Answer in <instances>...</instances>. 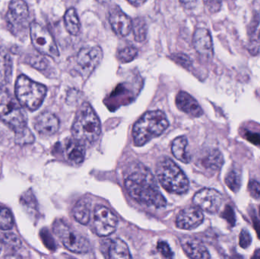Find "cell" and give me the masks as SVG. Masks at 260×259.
Wrapping results in <instances>:
<instances>
[{
  "label": "cell",
  "instance_id": "obj_5",
  "mask_svg": "<svg viewBox=\"0 0 260 259\" xmlns=\"http://www.w3.org/2000/svg\"><path fill=\"white\" fill-rule=\"evenodd\" d=\"M0 120L15 134L27 129V116L21 103L7 90L0 87Z\"/></svg>",
  "mask_w": 260,
  "mask_h": 259
},
{
  "label": "cell",
  "instance_id": "obj_17",
  "mask_svg": "<svg viewBox=\"0 0 260 259\" xmlns=\"http://www.w3.org/2000/svg\"><path fill=\"white\" fill-rule=\"evenodd\" d=\"M176 105L182 112L192 117H200L203 110L196 99L185 91H180L176 97Z\"/></svg>",
  "mask_w": 260,
  "mask_h": 259
},
{
  "label": "cell",
  "instance_id": "obj_32",
  "mask_svg": "<svg viewBox=\"0 0 260 259\" xmlns=\"http://www.w3.org/2000/svg\"><path fill=\"white\" fill-rule=\"evenodd\" d=\"M171 59L174 61L176 63L178 64L180 66L183 67L185 68H190L192 65V59H190L189 56L184 54V53H174V54L171 55Z\"/></svg>",
  "mask_w": 260,
  "mask_h": 259
},
{
  "label": "cell",
  "instance_id": "obj_1",
  "mask_svg": "<svg viewBox=\"0 0 260 259\" xmlns=\"http://www.w3.org/2000/svg\"><path fill=\"white\" fill-rule=\"evenodd\" d=\"M125 187L136 202L160 208L167 202L160 193L152 173L143 165L136 166L125 179Z\"/></svg>",
  "mask_w": 260,
  "mask_h": 259
},
{
  "label": "cell",
  "instance_id": "obj_31",
  "mask_svg": "<svg viewBox=\"0 0 260 259\" xmlns=\"http://www.w3.org/2000/svg\"><path fill=\"white\" fill-rule=\"evenodd\" d=\"M20 202L27 211H31L32 212L34 210H36L37 202L31 190H28V191L23 193L21 199H20Z\"/></svg>",
  "mask_w": 260,
  "mask_h": 259
},
{
  "label": "cell",
  "instance_id": "obj_46",
  "mask_svg": "<svg viewBox=\"0 0 260 259\" xmlns=\"http://www.w3.org/2000/svg\"><path fill=\"white\" fill-rule=\"evenodd\" d=\"M1 250H2V248H1V246H0V252H1Z\"/></svg>",
  "mask_w": 260,
  "mask_h": 259
},
{
  "label": "cell",
  "instance_id": "obj_4",
  "mask_svg": "<svg viewBox=\"0 0 260 259\" xmlns=\"http://www.w3.org/2000/svg\"><path fill=\"white\" fill-rule=\"evenodd\" d=\"M156 173L163 188L169 193L183 194L189 190L188 178L170 158H163L157 163Z\"/></svg>",
  "mask_w": 260,
  "mask_h": 259
},
{
  "label": "cell",
  "instance_id": "obj_9",
  "mask_svg": "<svg viewBox=\"0 0 260 259\" xmlns=\"http://www.w3.org/2000/svg\"><path fill=\"white\" fill-rule=\"evenodd\" d=\"M103 56V50L99 46L81 49L76 56L75 71L82 77H88L100 65Z\"/></svg>",
  "mask_w": 260,
  "mask_h": 259
},
{
  "label": "cell",
  "instance_id": "obj_7",
  "mask_svg": "<svg viewBox=\"0 0 260 259\" xmlns=\"http://www.w3.org/2000/svg\"><path fill=\"white\" fill-rule=\"evenodd\" d=\"M53 230L62 245L70 252L85 254L89 251L88 240L63 220H56L53 223Z\"/></svg>",
  "mask_w": 260,
  "mask_h": 259
},
{
  "label": "cell",
  "instance_id": "obj_26",
  "mask_svg": "<svg viewBox=\"0 0 260 259\" xmlns=\"http://www.w3.org/2000/svg\"><path fill=\"white\" fill-rule=\"evenodd\" d=\"M132 31L133 33L135 40L137 42H143L147 38L148 33V26L145 19L142 18H136L133 20L132 24Z\"/></svg>",
  "mask_w": 260,
  "mask_h": 259
},
{
  "label": "cell",
  "instance_id": "obj_18",
  "mask_svg": "<svg viewBox=\"0 0 260 259\" xmlns=\"http://www.w3.org/2000/svg\"><path fill=\"white\" fill-rule=\"evenodd\" d=\"M64 152L70 162L79 165L85 156V145L75 138H68L64 143Z\"/></svg>",
  "mask_w": 260,
  "mask_h": 259
},
{
  "label": "cell",
  "instance_id": "obj_19",
  "mask_svg": "<svg viewBox=\"0 0 260 259\" xmlns=\"http://www.w3.org/2000/svg\"><path fill=\"white\" fill-rule=\"evenodd\" d=\"M105 250H102L104 255L108 258H132L129 247L126 243L120 239L108 240L102 246Z\"/></svg>",
  "mask_w": 260,
  "mask_h": 259
},
{
  "label": "cell",
  "instance_id": "obj_13",
  "mask_svg": "<svg viewBox=\"0 0 260 259\" xmlns=\"http://www.w3.org/2000/svg\"><path fill=\"white\" fill-rule=\"evenodd\" d=\"M109 22L111 28L118 36L124 38L132 31L133 20L119 6H114L110 9Z\"/></svg>",
  "mask_w": 260,
  "mask_h": 259
},
{
  "label": "cell",
  "instance_id": "obj_45",
  "mask_svg": "<svg viewBox=\"0 0 260 259\" xmlns=\"http://www.w3.org/2000/svg\"><path fill=\"white\" fill-rule=\"evenodd\" d=\"M96 1L99 2V3H102L103 0H96Z\"/></svg>",
  "mask_w": 260,
  "mask_h": 259
},
{
  "label": "cell",
  "instance_id": "obj_14",
  "mask_svg": "<svg viewBox=\"0 0 260 259\" xmlns=\"http://www.w3.org/2000/svg\"><path fill=\"white\" fill-rule=\"evenodd\" d=\"M204 220L202 210L198 207H189L182 210L176 219V226L182 230H192L202 225Z\"/></svg>",
  "mask_w": 260,
  "mask_h": 259
},
{
  "label": "cell",
  "instance_id": "obj_10",
  "mask_svg": "<svg viewBox=\"0 0 260 259\" xmlns=\"http://www.w3.org/2000/svg\"><path fill=\"white\" fill-rule=\"evenodd\" d=\"M117 227V217L109 208L102 205L96 207L93 214V228L98 236L108 237L116 231Z\"/></svg>",
  "mask_w": 260,
  "mask_h": 259
},
{
  "label": "cell",
  "instance_id": "obj_36",
  "mask_svg": "<svg viewBox=\"0 0 260 259\" xmlns=\"http://www.w3.org/2000/svg\"><path fill=\"white\" fill-rule=\"evenodd\" d=\"M221 217L227 220L228 223L231 225V227L235 226V222H236V217H235V211H234L233 208L232 207L229 206V205L226 206L225 209L221 214Z\"/></svg>",
  "mask_w": 260,
  "mask_h": 259
},
{
  "label": "cell",
  "instance_id": "obj_42",
  "mask_svg": "<svg viewBox=\"0 0 260 259\" xmlns=\"http://www.w3.org/2000/svg\"><path fill=\"white\" fill-rule=\"evenodd\" d=\"M180 2L186 9H192L197 4V0H180Z\"/></svg>",
  "mask_w": 260,
  "mask_h": 259
},
{
  "label": "cell",
  "instance_id": "obj_24",
  "mask_svg": "<svg viewBox=\"0 0 260 259\" xmlns=\"http://www.w3.org/2000/svg\"><path fill=\"white\" fill-rule=\"evenodd\" d=\"M73 216L76 221L82 225H87L91 218V205L86 199H81L73 208Z\"/></svg>",
  "mask_w": 260,
  "mask_h": 259
},
{
  "label": "cell",
  "instance_id": "obj_27",
  "mask_svg": "<svg viewBox=\"0 0 260 259\" xmlns=\"http://www.w3.org/2000/svg\"><path fill=\"white\" fill-rule=\"evenodd\" d=\"M14 226V217L12 212L6 207L0 205V230L9 231Z\"/></svg>",
  "mask_w": 260,
  "mask_h": 259
},
{
  "label": "cell",
  "instance_id": "obj_28",
  "mask_svg": "<svg viewBox=\"0 0 260 259\" xmlns=\"http://www.w3.org/2000/svg\"><path fill=\"white\" fill-rule=\"evenodd\" d=\"M138 50L133 45L126 46L117 52V59L123 63H127L136 59Z\"/></svg>",
  "mask_w": 260,
  "mask_h": 259
},
{
  "label": "cell",
  "instance_id": "obj_29",
  "mask_svg": "<svg viewBox=\"0 0 260 259\" xmlns=\"http://www.w3.org/2000/svg\"><path fill=\"white\" fill-rule=\"evenodd\" d=\"M225 183L232 192L238 193L241 186V175L235 170H232L225 177Z\"/></svg>",
  "mask_w": 260,
  "mask_h": 259
},
{
  "label": "cell",
  "instance_id": "obj_2",
  "mask_svg": "<svg viewBox=\"0 0 260 259\" xmlns=\"http://www.w3.org/2000/svg\"><path fill=\"white\" fill-rule=\"evenodd\" d=\"M102 132L100 120L89 103L85 102L79 108L72 127L73 138L86 145L98 141Z\"/></svg>",
  "mask_w": 260,
  "mask_h": 259
},
{
  "label": "cell",
  "instance_id": "obj_44",
  "mask_svg": "<svg viewBox=\"0 0 260 259\" xmlns=\"http://www.w3.org/2000/svg\"><path fill=\"white\" fill-rule=\"evenodd\" d=\"M253 258H260V249H258L254 252V255Z\"/></svg>",
  "mask_w": 260,
  "mask_h": 259
},
{
  "label": "cell",
  "instance_id": "obj_3",
  "mask_svg": "<svg viewBox=\"0 0 260 259\" xmlns=\"http://www.w3.org/2000/svg\"><path fill=\"white\" fill-rule=\"evenodd\" d=\"M169 126L165 113L160 110L148 111L138 120L133 129V142L142 146L152 138L161 135Z\"/></svg>",
  "mask_w": 260,
  "mask_h": 259
},
{
  "label": "cell",
  "instance_id": "obj_6",
  "mask_svg": "<svg viewBox=\"0 0 260 259\" xmlns=\"http://www.w3.org/2000/svg\"><path fill=\"white\" fill-rule=\"evenodd\" d=\"M15 91L17 100L21 106L29 110L35 111L44 102L47 89L45 85L21 75L15 82Z\"/></svg>",
  "mask_w": 260,
  "mask_h": 259
},
{
  "label": "cell",
  "instance_id": "obj_15",
  "mask_svg": "<svg viewBox=\"0 0 260 259\" xmlns=\"http://www.w3.org/2000/svg\"><path fill=\"white\" fill-rule=\"evenodd\" d=\"M34 127L40 135L50 136L59 130V120L56 115L46 111L35 118Z\"/></svg>",
  "mask_w": 260,
  "mask_h": 259
},
{
  "label": "cell",
  "instance_id": "obj_11",
  "mask_svg": "<svg viewBox=\"0 0 260 259\" xmlns=\"http://www.w3.org/2000/svg\"><path fill=\"white\" fill-rule=\"evenodd\" d=\"M222 196L219 192L213 189H203L196 193L192 202L202 211L209 214L218 212L222 204Z\"/></svg>",
  "mask_w": 260,
  "mask_h": 259
},
{
  "label": "cell",
  "instance_id": "obj_39",
  "mask_svg": "<svg viewBox=\"0 0 260 259\" xmlns=\"http://www.w3.org/2000/svg\"><path fill=\"white\" fill-rule=\"evenodd\" d=\"M244 137L247 141L251 142L252 144L260 147V133L259 132H252L250 130L244 131Z\"/></svg>",
  "mask_w": 260,
  "mask_h": 259
},
{
  "label": "cell",
  "instance_id": "obj_22",
  "mask_svg": "<svg viewBox=\"0 0 260 259\" xmlns=\"http://www.w3.org/2000/svg\"><path fill=\"white\" fill-rule=\"evenodd\" d=\"M12 76V58L4 48L0 47V86L9 83Z\"/></svg>",
  "mask_w": 260,
  "mask_h": 259
},
{
  "label": "cell",
  "instance_id": "obj_40",
  "mask_svg": "<svg viewBox=\"0 0 260 259\" xmlns=\"http://www.w3.org/2000/svg\"><path fill=\"white\" fill-rule=\"evenodd\" d=\"M204 3L211 13H216L221 9V0H204Z\"/></svg>",
  "mask_w": 260,
  "mask_h": 259
},
{
  "label": "cell",
  "instance_id": "obj_23",
  "mask_svg": "<svg viewBox=\"0 0 260 259\" xmlns=\"http://www.w3.org/2000/svg\"><path fill=\"white\" fill-rule=\"evenodd\" d=\"M188 141L186 137L180 136L174 140L171 151L174 156L183 164H188L191 160L187 150Z\"/></svg>",
  "mask_w": 260,
  "mask_h": 259
},
{
  "label": "cell",
  "instance_id": "obj_35",
  "mask_svg": "<svg viewBox=\"0 0 260 259\" xmlns=\"http://www.w3.org/2000/svg\"><path fill=\"white\" fill-rule=\"evenodd\" d=\"M157 250L161 254L164 258H171L174 256L169 245L165 241H159L157 246Z\"/></svg>",
  "mask_w": 260,
  "mask_h": 259
},
{
  "label": "cell",
  "instance_id": "obj_25",
  "mask_svg": "<svg viewBox=\"0 0 260 259\" xmlns=\"http://www.w3.org/2000/svg\"><path fill=\"white\" fill-rule=\"evenodd\" d=\"M64 24L67 31L73 36L80 33L81 23L77 12L74 8H70L64 15Z\"/></svg>",
  "mask_w": 260,
  "mask_h": 259
},
{
  "label": "cell",
  "instance_id": "obj_20",
  "mask_svg": "<svg viewBox=\"0 0 260 259\" xmlns=\"http://www.w3.org/2000/svg\"><path fill=\"white\" fill-rule=\"evenodd\" d=\"M200 164L203 168L210 173L218 171L224 164V158L217 149L207 150L200 158Z\"/></svg>",
  "mask_w": 260,
  "mask_h": 259
},
{
  "label": "cell",
  "instance_id": "obj_43",
  "mask_svg": "<svg viewBox=\"0 0 260 259\" xmlns=\"http://www.w3.org/2000/svg\"><path fill=\"white\" fill-rule=\"evenodd\" d=\"M127 1L129 2L130 4L133 5V6L139 7V6L143 5L147 0H127Z\"/></svg>",
  "mask_w": 260,
  "mask_h": 259
},
{
  "label": "cell",
  "instance_id": "obj_16",
  "mask_svg": "<svg viewBox=\"0 0 260 259\" xmlns=\"http://www.w3.org/2000/svg\"><path fill=\"white\" fill-rule=\"evenodd\" d=\"M192 44L196 51L206 59L213 56V44L210 32L207 29L200 27L194 32Z\"/></svg>",
  "mask_w": 260,
  "mask_h": 259
},
{
  "label": "cell",
  "instance_id": "obj_30",
  "mask_svg": "<svg viewBox=\"0 0 260 259\" xmlns=\"http://www.w3.org/2000/svg\"><path fill=\"white\" fill-rule=\"evenodd\" d=\"M26 61L29 65H31L36 69L41 70V71L47 68V65H48V62L42 54L31 55L27 57Z\"/></svg>",
  "mask_w": 260,
  "mask_h": 259
},
{
  "label": "cell",
  "instance_id": "obj_41",
  "mask_svg": "<svg viewBox=\"0 0 260 259\" xmlns=\"http://www.w3.org/2000/svg\"><path fill=\"white\" fill-rule=\"evenodd\" d=\"M252 220H253V227H254L256 234H257L258 237H259L260 240V220L257 218L256 214H253L252 216Z\"/></svg>",
  "mask_w": 260,
  "mask_h": 259
},
{
  "label": "cell",
  "instance_id": "obj_37",
  "mask_svg": "<svg viewBox=\"0 0 260 259\" xmlns=\"http://www.w3.org/2000/svg\"><path fill=\"white\" fill-rule=\"evenodd\" d=\"M239 244L243 249H247L248 246H250L252 242V237L248 231L246 230H243L240 234Z\"/></svg>",
  "mask_w": 260,
  "mask_h": 259
},
{
  "label": "cell",
  "instance_id": "obj_8",
  "mask_svg": "<svg viewBox=\"0 0 260 259\" xmlns=\"http://www.w3.org/2000/svg\"><path fill=\"white\" fill-rule=\"evenodd\" d=\"M30 36L35 48L44 56L59 57V53L56 42L48 30L39 23L32 22L30 25Z\"/></svg>",
  "mask_w": 260,
  "mask_h": 259
},
{
  "label": "cell",
  "instance_id": "obj_47",
  "mask_svg": "<svg viewBox=\"0 0 260 259\" xmlns=\"http://www.w3.org/2000/svg\"><path fill=\"white\" fill-rule=\"evenodd\" d=\"M259 214H260V208H259Z\"/></svg>",
  "mask_w": 260,
  "mask_h": 259
},
{
  "label": "cell",
  "instance_id": "obj_33",
  "mask_svg": "<svg viewBox=\"0 0 260 259\" xmlns=\"http://www.w3.org/2000/svg\"><path fill=\"white\" fill-rule=\"evenodd\" d=\"M3 243L12 249H19L21 246V242L17 236L13 234H3Z\"/></svg>",
  "mask_w": 260,
  "mask_h": 259
},
{
  "label": "cell",
  "instance_id": "obj_38",
  "mask_svg": "<svg viewBox=\"0 0 260 259\" xmlns=\"http://www.w3.org/2000/svg\"><path fill=\"white\" fill-rule=\"evenodd\" d=\"M249 193L252 197L260 199V182L256 180H251L249 182Z\"/></svg>",
  "mask_w": 260,
  "mask_h": 259
},
{
  "label": "cell",
  "instance_id": "obj_34",
  "mask_svg": "<svg viewBox=\"0 0 260 259\" xmlns=\"http://www.w3.org/2000/svg\"><path fill=\"white\" fill-rule=\"evenodd\" d=\"M34 141L35 137L28 128L23 132L16 134V142L18 144H31Z\"/></svg>",
  "mask_w": 260,
  "mask_h": 259
},
{
  "label": "cell",
  "instance_id": "obj_12",
  "mask_svg": "<svg viewBox=\"0 0 260 259\" xmlns=\"http://www.w3.org/2000/svg\"><path fill=\"white\" fill-rule=\"evenodd\" d=\"M28 16V7L24 0H11L6 21L12 32L15 33L21 30L25 25Z\"/></svg>",
  "mask_w": 260,
  "mask_h": 259
},
{
  "label": "cell",
  "instance_id": "obj_21",
  "mask_svg": "<svg viewBox=\"0 0 260 259\" xmlns=\"http://www.w3.org/2000/svg\"><path fill=\"white\" fill-rule=\"evenodd\" d=\"M182 247L185 253L191 258H209V251L206 246L193 238H184L182 240Z\"/></svg>",
  "mask_w": 260,
  "mask_h": 259
}]
</instances>
